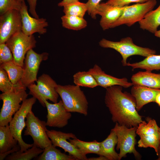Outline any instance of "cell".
I'll list each match as a JSON object with an SVG mask.
<instances>
[{"mask_svg":"<svg viewBox=\"0 0 160 160\" xmlns=\"http://www.w3.org/2000/svg\"><path fill=\"white\" fill-rule=\"evenodd\" d=\"M47 133L52 144L63 149L65 152L73 156L76 160H88L86 155L82 154L68 140L77 138L72 133H66L54 130H47Z\"/></svg>","mask_w":160,"mask_h":160,"instance_id":"cell-14","label":"cell"},{"mask_svg":"<svg viewBox=\"0 0 160 160\" xmlns=\"http://www.w3.org/2000/svg\"><path fill=\"white\" fill-rule=\"evenodd\" d=\"M155 102L160 107V92L156 96Z\"/></svg>","mask_w":160,"mask_h":160,"instance_id":"cell-41","label":"cell"},{"mask_svg":"<svg viewBox=\"0 0 160 160\" xmlns=\"http://www.w3.org/2000/svg\"><path fill=\"white\" fill-rule=\"evenodd\" d=\"M29 6V11L32 16L36 18H39L36 11L37 0H26Z\"/></svg>","mask_w":160,"mask_h":160,"instance_id":"cell-37","label":"cell"},{"mask_svg":"<svg viewBox=\"0 0 160 160\" xmlns=\"http://www.w3.org/2000/svg\"><path fill=\"white\" fill-rule=\"evenodd\" d=\"M157 160H160V158H158V159H157Z\"/></svg>","mask_w":160,"mask_h":160,"instance_id":"cell-45","label":"cell"},{"mask_svg":"<svg viewBox=\"0 0 160 160\" xmlns=\"http://www.w3.org/2000/svg\"><path fill=\"white\" fill-rule=\"evenodd\" d=\"M88 160H108L106 157L103 156H99L97 157H91L88 158Z\"/></svg>","mask_w":160,"mask_h":160,"instance_id":"cell-40","label":"cell"},{"mask_svg":"<svg viewBox=\"0 0 160 160\" xmlns=\"http://www.w3.org/2000/svg\"><path fill=\"white\" fill-rule=\"evenodd\" d=\"M20 11L22 22V31L24 34L31 36L35 33L41 35L47 32V29L45 28L48 26V23L46 19L43 18H37L30 15L25 1L22 3Z\"/></svg>","mask_w":160,"mask_h":160,"instance_id":"cell-16","label":"cell"},{"mask_svg":"<svg viewBox=\"0 0 160 160\" xmlns=\"http://www.w3.org/2000/svg\"><path fill=\"white\" fill-rule=\"evenodd\" d=\"M70 142L82 154L86 155L89 153H95L99 156L100 154L101 142L96 140L87 142L80 140L77 138H71Z\"/></svg>","mask_w":160,"mask_h":160,"instance_id":"cell-24","label":"cell"},{"mask_svg":"<svg viewBox=\"0 0 160 160\" xmlns=\"http://www.w3.org/2000/svg\"><path fill=\"white\" fill-rule=\"evenodd\" d=\"M146 122L140 123L136 129V133L140 137L138 146L140 148H153L158 155L160 143V132L156 120L149 117L146 118Z\"/></svg>","mask_w":160,"mask_h":160,"instance_id":"cell-11","label":"cell"},{"mask_svg":"<svg viewBox=\"0 0 160 160\" xmlns=\"http://www.w3.org/2000/svg\"><path fill=\"white\" fill-rule=\"evenodd\" d=\"M124 6H113L104 3H100L97 11V15L101 16L100 25L103 30L111 28V25L121 15Z\"/></svg>","mask_w":160,"mask_h":160,"instance_id":"cell-18","label":"cell"},{"mask_svg":"<svg viewBox=\"0 0 160 160\" xmlns=\"http://www.w3.org/2000/svg\"><path fill=\"white\" fill-rule=\"evenodd\" d=\"M5 43L12 53L14 63L23 68L26 54L36 47V41L33 35L28 36L20 31L12 36Z\"/></svg>","mask_w":160,"mask_h":160,"instance_id":"cell-7","label":"cell"},{"mask_svg":"<svg viewBox=\"0 0 160 160\" xmlns=\"http://www.w3.org/2000/svg\"><path fill=\"white\" fill-rule=\"evenodd\" d=\"M131 80L133 85H140L160 89V73H155L148 71H139L132 76Z\"/></svg>","mask_w":160,"mask_h":160,"instance_id":"cell-20","label":"cell"},{"mask_svg":"<svg viewBox=\"0 0 160 160\" xmlns=\"http://www.w3.org/2000/svg\"><path fill=\"white\" fill-rule=\"evenodd\" d=\"M99 44L101 47L113 49L119 52L122 56L121 63L124 66H127V59L131 56L138 55L146 57L156 53L155 50L136 45L129 37L122 38L118 41L103 39Z\"/></svg>","mask_w":160,"mask_h":160,"instance_id":"cell-3","label":"cell"},{"mask_svg":"<svg viewBox=\"0 0 160 160\" xmlns=\"http://www.w3.org/2000/svg\"><path fill=\"white\" fill-rule=\"evenodd\" d=\"M127 66L132 67V69L140 68L152 71L160 70V55L153 54L149 56L140 62L127 63Z\"/></svg>","mask_w":160,"mask_h":160,"instance_id":"cell-25","label":"cell"},{"mask_svg":"<svg viewBox=\"0 0 160 160\" xmlns=\"http://www.w3.org/2000/svg\"><path fill=\"white\" fill-rule=\"evenodd\" d=\"M36 99L32 97L24 100L20 109L14 114L9 125L11 132L16 139L20 147V151L23 152L32 147L33 145L25 143L22 137V132L26 127L25 119L28 113L32 111L33 105Z\"/></svg>","mask_w":160,"mask_h":160,"instance_id":"cell-4","label":"cell"},{"mask_svg":"<svg viewBox=\"0 0 160 160\" xmlns=\"http://www.w3.org/2000/svg\"><path fill=\"white\" fill-rule=\"evenodd\" d=\"M25 122L24 135H30L32 137L34 145L44 149L52 144L47 133V129L46 121L39 119L32 111L27 114Z\"/></svg>","mask_w":160,"mask_h":160,"instance_id":"cell-9","label":"cell"},{"mask_svg":"<svg viewBox=\"0 0 160 160\" xmlns=\"http://www.w3.org/2000/svg\"><path fill=\"white\" fill-rule=\"evenodd\" d=\"M37 159L38 160H76L73 156L62 153L52 144L45 148Z\"/></svg>","mask_w":160,"mask_h":160,"instance_id":"cell-26","label":"cell"},{"mask_svg":"<svg viewBox=\"0 0 160 160\" xmlns=\"http://www.w3.org/2000/svg\"><path fill=\"white\" fill-rule=\"evenodd\" d=\"M49 54L47 52L41 54L36 52L33 49L27 52L24 60L23 73L20 82L26 88L36 81L38 72L41 63L48 59Z\"/></svg>","mask_w":160,"mask_h":160,"instance_id":"cell-12","label":"cell"},{"mask_svg":"<svg viewBox=\"0 0 160 160\" xmlns=\"http://www.w3.org/2000/svg\"><path fill=\"white\" fill-rule=\"evenodd\" d=\"M131 94L135 98L136 109L140 111L143 107L151 102H155L157 94L160 89L150 88L145 86L134 84L131 89Z\"/></svg>","mask_w":160,"mask_h":160,"instance_id":"cell-19","label":"cell"},{"mask_svg":"<svg viewBox=\"0 0 160 160\" xmlns=\"http://www.w3.org/2000/svg\"><path fill=\"white\" fill-rule=\"evenodd\" d=\"M102 0H88L86 3L88 14L93 19L96 18L100 2Z\"/></svg>","mask_w":160,"mask_h":160,"instance_id":"cell-35","label":"cell"},{"mask_svg":"<svg viewBox=\"0 0 160 160\" xmlns=\"http://www.w3.org/2000/svg\"><path fill=\"white\" fill-rule=\"evenodd\" d=\"M44 102L47 111V126L58 128L66 126L71 117L72 114L71 113L66 110L62 100L53 104L47 100H44Z\"/></svg>","mask_w":160,"mask_h":160,"instance_id":"cell-15","label":"cell"},{"mask_svg":"<svg viewBox=\"0 0 160 160\" xmlns=\"http://www.w3.org/2000/svg\"><path fill=\"white\" fill-rule=\"evenodd\" d=\"M12 53L5 43L0 44V64L13 61Z\"/></svg>","mask_w":160,"mask_h":160,"instance_id":"cell-34","label":"cell"},{"mask_svg":"<svg viewBox=\"0 0 160 160\" xmlns=\"http://www.w3.org/2000/svg\"><path fill=\"white\" fill-rule=\"evenodd\" d=\"M137 127H128L116 123L111 129L115 133L117 138L116 149L120 150L119 160L126 156L127 153H133L138 159L141 157L139 153L135 148L136 144V131Z\"/></svg>","mask_w":160,"mask_h":160,"instance_id":"cell-6","label":"cell"},{"mask_svg":"<svg viewBox=\"0 0 160 160\" xmlns=\"http://www.w3.org/2000/svg\"><path fill=\"white\" fill-rule=\"evenodd\" d=\"M44 151V149L33 145L26 151H20L14 152L8 155L5 159L6 160H31L36 158Z\"/></svg>","mask_w":160,"mask_h":160,"instance_id":"cell-28","label":"cell"},{"mask_svg":"<svg viewBox=\"0 0 160 160\" xmlns=\"http://www.w3.org/2000/svg\"><path fill=\"white\" fill-rule=\"evenodd\" d=\"M0 68L7 72L11 81L16 84L20 81L23 73V68L16 64L13 61H9L0 64Z\"/></svg>","mask_w":160,"mask_h":160,"instance_id":"cell-29","label":"cell"},{"mask_svg":"<svg viewBox=\"0 0 160 160\" xmlns=\"http://www.w3.org/2000/svg\"><path fill=\"white\" fill-rule=\"evenodd\" d=\"M154 34L156 36L160 38V30H157Z\"/></svg>","mask_w":160,"mask_h":160,"instance_id":"cell-42","label":"cell"},{"mask_svg":"<svg viewBox=\"0 0 160 160\" xmlns=\"http://www.w3.org/2000/svg\"><path fill=\"white\" fill-rule=\"evenodd\" d=\"M117 143L116 135L111 129L107 137L101 142L100 156L106 157L108 160H119V154L116 152L115 149Z\"/></svg>","mask_w":160,"mask_h":160,"instance_id":"cell-21","label":"cell"},{"mask_svg":"<svg viewBox=\"0 0 160 160\" xmlns=\"http://www.w3.org/2000/svg\"><path fill=\"white\" fill-rule=\"evenodd\" d=\"M56 90L67 111L77 113L85 116L87 115L88 103L80 87L76 85L58 84Z\"/></svg>","mask_w":160,"mask_h":160,"instance_id":"cell-2","label":"cell"},{"mask_svg":"<svg viewBox=\"0 0 160 160\" xmlns=\"http://www.w3.org/2000/svg\"><path fill=\"white\" fill-rule=\"evenodd\" d=\"M18 144L11 132L9 124L0 126V154L11 150Z\"/></svg>","mask_w":160,"mask_h":160,"instance_id":"cell-23","label":"cell"},{"mask_svg":"<svg viewBox=\"0 0 160 160\" xmlns=\"http://www.w3.org/2000/svg\"><path fill=\"white\" fill-rule=\"evenodd\" d=\"M26 88L23 85L20 81L16 84H13L9 79L6 71L0 68V90L2 93L17 92Z\"/></svg>","mask_w":160,"mask_h":160,"instance_id":"cell-27","label":"cell"},{"mask_svg":"<svg viewBox=\"0 0 160 160\" xmlns=\"http://www.w3.org/2000/svg\"><path fill=\"white\" fill-rule=\"evenodd\" d=\"M63 27L68 29L78 31L85 28L87 21L83 18L77 16L65 15L61 17Z\"/></svg>","mask_w":160,"mask_h":160,"instance_id":"cell-31","label":"cell"},{"mask_svg":"<svg viewBox=\"0 0 160 160\" xmlns=\"http://www.w3.org/2000/svg\"><path fill=\"white\" fill-rule=\"evenodd\" d=\"M138 23L140 28L154 34L160 25V4L156 9L148 12Z\"/></svg>","mask_w":160,"mask_h":160,"instance_id":"cell-22","label":"cell"},{"mask_svg":"<svg viewBox=\"0 0 160 160\" xmlns=\"http://www.w3.org/2000/svg\"><path fill=\"white\" fill-rule=\"evenodd\" d=\"M156 4V0H149L143 3L124 6L121 15L112 24L110 28L122 25L131 26L143 19L148 12L153 10Z\"/></svg>","mask_w":160,"mask_h":160,"instance_id":"cell-10","label":"cell"},{"mask_svg":"<svg viewBox=\"0 0 160 160\" xmlns=\"http://www.w3.org/2000/svg\"><path fill=\"white\" fill-rule=\"evenodd\" d=\"M25 90L2 93L0 95V99L3 101L0 112V126L9 124L13 116L20 108V103L28 97V94Z\"/></svg>","mask_w":160,"mask_h":160,"instance_id":"cell-8","label":"cell"},{"mask_svg":"<svg viewBox=\"0 0 160 160\" xmlns=\"http://www.w3.org/2000/svg\"><path fill=\"white\" fill-rule=\"evenodd\" d=\"M88 71L94 77L98 86L105 89L114 85L128 88L133 85L132 82L128 81L126 78H119L107 74L96 64Z\"/></svg>","mask_w":160,"mask_h":160,"instance_id":"cell-17","label":"cell"},{"mask_svg":"<svg viewBox=\"0 0 160 160\" xmlns=\"http://www.w3.org/2000/svg\"><path fill=\"white\" fill-rule=\"evenodd\" d=\"M123 87L114 85L105 89V104L113 122L129 128L137 127L143 121L142 117L136 109L135 98L131 94L122 92Z\"/></svg>","mask_w":160,"mask_h":160,"instance_id":"cell-1","label":"cell"},{"mask_svg":"<svg viewBox=\"0 0 160 160\" xmlns=\"http://www.w3.org/2000/svg\"><path fill=\"white\" fill-rule=\"evenodd\" d=\"M22 3L15 0H0V15L11 9L20 11Z\"/></svg>","mask_w":160,"mask_h":160,"instance_id":"cell-33","label":"cell"},{"mask_svg":"<svg viewBox=\"0 0 160 160\" xmlns=\"http://www.w3.org/2000/svg\"><path fill=\"white\" fill-rule=\"evenodd\" d=\"M20 147L18 144L16 146L13 148L11 150L3 153L0 154V160H3L9 155L10 154L13 153L20 151Z\"/></svg>","mask_w":160,"mask_h":160,"instance_id":"cell-38","label":"cell"},{"mask_svg":"<svg viewBox=\"0 0 160 160\" xmlns=\"http://www.w3.org/2000/svg\"><path fill=\"white\" fill-rule=\"evenodd\" d=\"M63 7V12L66 15L83 18L87 11L86 4L79 1L68 4Z\"/></svg>","mask_w":160,"mask_h":160,"instance_id":"cell-32","label":"cell"},{"mask_svg":"<svg viewBox=\"0 0 160 160\" xmlns=\"http://www.w3.org/2000/svg\"><path fill=\"white\" fill-rule=\"evenodd\" d=\"M37 84L33 83L28 87L29 95L37 99L41 105L46 107L44 100L57 102L59 95L56 90L57 84L48 75L43 73L37 79Z\"/></svg>","mask_w":160,"mask_h":160,"instance_id":"cell-5","label":"cell"},{"mask_svg":"<svg viewBox=\"0 0 160 160\" xmlns=\"http://www.w3.org/2000/svg\"><path fill=\"white\" fill-rule=\"evenodd\" d=\"M15 0L20 2H22L24 1H25V0Z\"/></svg>","mask_w":160,"mask_h":160,"instance_id":"cell-44","label":"cell"},{"mask_svg":"<svg viewBox=\"0 0 160 160\" xmlns=\"http://www.w3.org/2000/svg\"><path fill=\"white\" fill-rule=\"evenodd\" d=\"M149 0H108V4L115 6L123 7L132 3H143Z\"/></svg>","mask_w":160,"mask_h":160,"instance_id":"cell-36","label":"cell"},{"mask_svg":"<svg viewBox=\"0 0 160 160\" xmlns=\"http://www.w3.org/2000/svg\"><path fill=\"white\" fill-rule=\"evenodd\" d=\"M79 0H63L59 3L58 5L59 7H63L68 4L79 1Z\"/></svg>","mask_w":160,"mask_h":160,"instance_id":"cell-39","label":"cell"},{"mask_svg":"<svg viewBox=\"0 0 160 160\" xmlns=\"http://www.w3.org/2000/svg\"><path fill=\"white\" fill-rule=\"evenodd\" d=\"M73 81L76 85L94 88L98 85L94 77L88 71H79L73 76Z\"/></svg>","mask_w":160,"mask_h":160,"instance_id":"cell-30","label":"cell"},{"mask_svg":"<svg viewBox=\"0 0 160 160\" xmlns=\"http://www.w3.org/2000/svg\"><path fill=\"white\" fill-rule=\"evenodd\" d=\"M0 15V44H1L6 43L13 35L22 31V25L19 10H10Z\"/></svg>","mask_w":160,"mask_h":160,"instance_id":"cell-13","label":"cell"},{"mask_svg":"<svg viewBox=\"0 0 160 160\" xmlns=\"http://www.w3.org/2000/svg\"><path fill=\"white\" fill-rule=\"evenodd\" d=\"M159 132H160V127H159ZM157 156L158 157V158H160V143L159 148H158V155Z\"/></svg>","mask_w":160,"mask_h":160,"instance_id":"cell-43","label":"cell"}]
</instances>
